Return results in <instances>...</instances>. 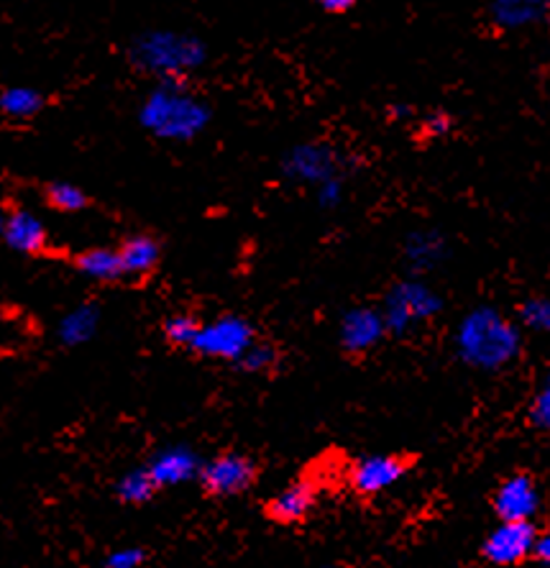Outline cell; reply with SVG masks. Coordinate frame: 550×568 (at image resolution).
Segmentation results:
<instances>
[{"instance_id": "cell-14", "label": "cell", "mask_w": 550, "mask_h": 568, "mask_svg": "<svg viewBox=\"0 0 550 568\" xmlns=\"http://www.w3.org/2000/svg\"><path fill=\"white\" fill-rule=\"evenodd\" d=\"M100 323L98 305H78L74 311L67 313L60 325H57V338L62 341V346H82L95 336Z\"/></svg>"}, {"instance_id": "cell-11", "label": "cell", "mask_w": 550, "mask_h": 568, "mask_svg": "<svg viewBox=\"0 0 550 568\" xmlns=\"http://www.w3.org/2000/svg\"><path fill=\"white\" fill-rule=\"evenodd\" d=\"M121 264H123V277H149L162 262V244L149 233H136L129 236L119 248Z\"/></svg>"}, {"instance_id": "cell-20", "label": "cell", "mask_w": 550, "mask_h": 568, "mask_svg": "<svg viewBox=\"0 0 550 568\" xmlns=\"http://www.w3.org/2000/svg\"><path fill=\"white\" fill-rule=\"evenodd\" d=\"M146 554L141 548H121L105 558V568H139Z\"/></svg>"}, {"instance_id": "cell-22", "label": "cell", "mask_w": 550, "mask_h": 568, "mask_svg": "<svg viewBox=\"0 0 550 568\" xmlns=\"http://www.w3.org/2000/svg\"><path fill=\"white\" fill-rule=\"evenodd\" d=\"M320 8L325 13H348L354 8V0H323Z\"/></svg>"}, {"instance_id": "cell-16", "label": "cell", "mask_w": 550, "mask_h": 568, "mask_svg": "<svg viewBox=\"0 0 550 568\" xmlns=\"http://www.w3.org/2000/svg\"><path fill=\"white\" fill-rule=\"evenodd\" d=\"M44 197L47 203L60 213H80L85 211L90 203L85 192H82L78 185H72V182H62V180L49 182L44 190Z\"/></svg>"}, {"instance_id": "cell-9", "label": "cell", "mask_w": 550, "mask_h": 568, "mask_svg": "<svg viewBox=\"0 0 550 568\" xmlns=\"http://www.w3.org/2000/svg\"><path fill=\"white\" fill-rule=\"evenodd\" d=\"M3 241L11 252L37 256L49 244V231L37 213L29 207H19V211L8 213Z\"/></svg>"}, {"instance_id": "cell-18", "label": "cell", "mask_w": 550, "mask_h": 568, "mask_svg": "<svg viewBox=\"0 0 550 568\" xmlns=\"http://www.w3.org/2000/svg\"><path fill=\"white\" fill-rule=\"evenodd\" d=\"M274 362H277V354H274V348L266 346V344H256V341H254V344L248 346L246 354L238 358V366L244 372L256 374V372L269 369Z\"/></svg>"}, {"instance_id": "cell-2", "label": "cell", "mask_w": 550, "mask_h": 568, "mask_svg": "<svg viewBox=\"0 0 550 568\" xmlns=\"http://www.w3.org/2000/svg\"><path fill=\"white\" fill-rule=\"evenodd\" d=\"M133 60L146 70L172 74L203 62V47L177 33H149L133 47Z\"/></svg>"}, {"instance_id": "cell-4", "label": "cell", "mask_w": 550, "mask_h": 568, "mask_svg": "<svg viewBox=\"0 0 550 568\" xmlns=\"http://www.w3.org/2000/svg\"><path fill=\"white\" fill-rule=\"evenodd\" d=\"M197 476L211 497H236L254 487L259 469H256L254 458L228 450V454L215 456L205 466H200Z\"/></svg>"}, {"instance_id": "cell-1", "label": "cell", "mask_w": 550, "mask_h": 568, "mask_svg": "<svg viewBox=\"0 0 550 568\" xmlns=\"http://www.w3.org/2000/svg\"><path fill=\"white\" fill-rule=\"evenodd\" d=\"M207 111L195 98L174 88H160L141 108V123L166 139H187L205 126Z\"/></svg>"}, {"instance_id": "cell-24", "label": "cell", "mask_w": 550, "mask_h": 568, "mask_svg": "<svg viewBox=\"0 0 550 568\" xmlns=\"http://www.w3.org/2000/svg\"><path fill=\"white\" fill-rule=\"evenodd\" d=\"M6 221H8V213L0 207V239H3V231H6Z\"/></svg>"}, {"instance_id": "cell-15", "label": "cell", "mask_w": 550, "mask_h": 568, "mask_svg": "<svg viewBox=\"0 0 550 568\" xmlns=\"http://www.w3.org/2000/svg\"><path fill=\"white\" fill-rule=\"evenodd\" d=\"M156 484L146 469H133L115 484V495L126 505H144L154 497Z\"/></svg>"}, {"instance_id": "cell-3", "label": "cell", "mask_w": 550, "mask_h": 568, "mask_svg": "<svg viewBox=\"0 0 550 568\" xmlns=\"http://www.w3.org/2000/svg\"><path fill=\"white\" fill-rule=\"evenodd\" d=\"M254 344V328L244 317L223 315L215 323L200 328L193 351L207 358H223V362H238Z\"/></svg>"}, {"instance_id": "cell-25", "label": "cell", "mask_w": 550, "mask_h": 568, "mask_svg": "<svg viewBox=\"0 0 550 568\" xmlns=\"http://www.w3.org/2000/svg\"><path fill=\"white\" fill-rule=\"evenodd\" d=\"M328 568H348V566H328Z\"/></svg>"}, {"instance_id": "cell-21", "label": "cell", "mask_w": 550, "mask_h": 568, "mask_svg": "<svg viewBox=\"0 0 550 568\" xmlns=\"http://www.w3.org/2000/svg\"><path fill=\"white\" fill-rule=\"evenodd\" d=\"M454 121L448 119L446 113H432L430 119H425L422 123V136H430V139H438V136H446L448 131H451Z\"/></svg>"}, {"instance_id": "cell-6", "label": "cell", "mask_w": 550, "mask_h": 568, "mask_svg": "<svg viewBox=\"0 0 550 568\" xmlns=\"http://www.w3.org/2000/svg\"><path fill=\"white\" fill-rule=\"evenodd\" d=\"M536 540L538 530L532 523H502L481 546V556L495 566H515L532 554Z\"/></svg>"}, {"instance_id": "cell-5", "label": "cell", "mask_w": 550, "mask_h": 568, "mask_svg": "<svg viewBox=\"0 0 550 568\" xmlns=\"http://www.w3.org/2000/svg\"><path fill=\"white\" fill-rule=\"evenodd\" d=\"M418 464L412 454H385L366 456L348 469V487L358 497H377L379 491L389 489Z\"/></svg>"}, {"instance_id": "cell-23", "label": "cell", "mask_w": 550, "mask_h": 568, "mask_svg": "<svg viewBox=\"0 0 550 568\" xmlns=\"http://www.w3.org/2000/svg\"><path fill=\"white\" fill-rule=\"evenodd\" d=\"M532 556L538 558V561L550 564V536H543L536 540V548H532Z\"/></svg>"}, {"instance_id": "cell-12", "label": "cell", "mask_w": 550, "mask_h": 568, "mask_svg": "<svg viewBox=\"0 0 550 568\" xmlns=\"http://www.w3.org/2000/svg\"><path fill=\"white\" fill-rule=\"evenodd\" d=\"M74 270H78L82 277H88L93 282L111 284V282L126 280L123 277V264H121L119 248H105V246L88 248V252L74 256Z\"/></svg>"}, {"instance_id": "cell-17", "label": "cell", "mask_w": 550, "mask_h": 568, "mask_svg": "<svg viewBox=\"0 0 550 568\" xmlns=\"http://www.w3.org/2000/svg\"><path fill=\"white\" fill-rule=\"evenodd\" d=\"M200 328H203V325H200L193 315L180 313V315L166 317L162 331H164L166 344H172L177 348H193Z\"/></svg>"}, {"instance_id": "cell-8", "label": "cell", "mask_w": 550, "mask_h": 568, "mask_svg": "<svg viewBox=\"0 0 550 568\" xmlns=\"http://www.w3.org/2000/svg\"><path fill=\"white\" fill-rule=\"evenodd\" d=\"M315 503H318V487L313 479H297L287 484L279 495L266 503L264 513L277 525H299L310 517Z\"/></svg>"}, {"instance_id": "cell-7", "label": "cell", "mask_w": 550, "mask_h": 568, "mask_svg": "<svg viewBox=\"0 0 550 568\" xmlns=\"http://www.w3.org/2000/svg\"><path fill=\"white\" fill-rule=\"evenodd\" d=\"M538 487L530 474H512L510 479L499 484L491 505L502 523H530V517L538 513Z\"/></svg>"}, {"instance_id": "cell-19", "label": "cell", "mask_w": 550, "mask_h": 568, "mask_svg": "<svg viewBox=\"0 0 550 568\" xmlns=\"http://www.w3.org/2000/svg\"><path fill=\"white\" fill-rule=\"evenodd\" d=\"M530 423L540 430H550V377L530 407Z\"/></svg>"}, {"instance_id": "cell-10", "label": "cell", "mask_w": 550, "mask_h": 568, "mask_svg": "<svg viewBox=\"0 0 550 568\" xmlns=\"http://www.w3.org/2000/svg\"><path fill=\"white\" fill-rule=\"evenodd\" d=\"M146 471L152 474L156 489L174 487V484H182L200 474V462L190 448L174 446L162 450V454H156L152 458V464L146 466Z\"/></svg>"}, {"instance_id": "cell-13", "label": "cell", "mask_w": 550, "mask_h": 568, "mask_svg": "<svg viewBox=\"0 0 550 568\" xmlns=\"http://www.w3.org/2000/svg\"><path fill=\"white\" fill-rule=\"evenodd\" d=\"M47 108L44 93L37 88L13 85L0 90V115L8 121H31Z\"/></svg>"}]
</instances>
